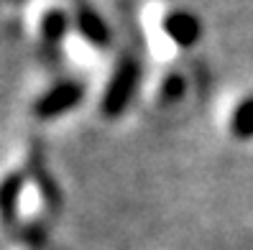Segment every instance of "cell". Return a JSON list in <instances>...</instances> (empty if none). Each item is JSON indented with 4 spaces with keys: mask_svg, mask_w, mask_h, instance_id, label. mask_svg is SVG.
Listing matches in <instances>:
<instances>
[{
    "mask_svg": "<svg viewBox=\"0 0 253 250\" xmlns=\"http://www.w3.org/2000/svg\"><path fill=\"white\" fill-rule=\"evenodd\" d=\"M138 84H141V67L136 59L130 56H123L121 64L115 67L113 77L105 87V92H102V102H100V110L105 117H118L123 115L133 97L138 95Z\"/></svg>",
    "mask_w": 253,
    "mask_h": 250,
    "instance_id": "1",
    "label": "cell"
},
{
    "mask_svg": "<svg viewBox=\"0 0 253 250\" xmlns=\"http://www.w3.org/2000/svg\"><path fill=\"white\" fill-rule=\"evenodd\" d=\"M82 97H84L82 82H77V79L59 82L36 100L34 115L39 117V120H54V117H62V115L72 112L74 107H80Z\"/></svg>",
    "mask_w": 253,
    "mask_h": 250,
    "instance_id": "2",
    "label": "cell"
},
{
    "mask_svg": "<svg viewBox=\"0 0 253 250\" xmlns=\"http://www.w3.org/2000/svg\"><path fill=\"white\" fill-rule=\"evenodd\" d=\"M26 176H31V181L36 184L41 199L46 202V207L59 212V207H62V189H59L54 174L46 166V156H43L41 143H34L31 151H28V174Z\"/></svg>",
    "mask_w": 253,
    "mask_h": 250,
    "instance_id": "3",
    "label": "cell"
},
{
    "mask_svg": "<svg viewBox=\"0 0 253 250\" xmlns=\"http://www.w3.org/2000/svg\"><path fill=\"white\" fill-rule=\"evenodd\" d=\"M74 28H77V34L90 43L95 49H108L110 46V26L105 23V18L100 16V13L87 5V3H77L74 8Z\"/></svg>",
    "mask_w": 253,
    "mask_h": 250,
    "instance_id": "4",
    "label": "cell"
},
{
    "mask_svg": "<svg viewBox=\"0 0 253 250\" xmlns=\"http://www.w3.org/2000/svg\"><path fill=\"white\" fill-rule=\"evenodd\" d=\"M164 34L169 36L171 43H176L179 49H192L197 46L202 38V23L195 13L189 10H171L164 18Z\"/></svg>",
    "mask_w": 253,
    "mask_h": 250,
    "instance_id": "5",
    "label": "cell"
},
{
    "mask_svg": "<svg viewBox=\"0 0 253 250\" xmlns=\"http://www.w3.org/2000/svg\"><path fill=\"white\" fill-rule=\"evenodd\" d=\"M26 186V174L13 171L0 181V219L3 225H16L18 222V204H21V194Z\"/></svg>",
    "mask_w": 253,
    "mask_h": 250,
    "instance_id": "6",
    "label": "cell"
},
{
    "mask_svg": "<svg viewBox=\"0 0 253 250\" xmlns=\"http://www.w3.org/2000/svg\"><path fill=\"white\" fill-rule=\"evenodd\" d=\"M69 31V16H67V10L62 8H51L43 13V18H41V41L46 43L49 49H56L59 43L64 41Z\"/></svg>",
    "mask_w": 253,
    "mask_h": 250,
    "instance_id": "7",
    "label": "cell"
},
{
    "mask_svg": "<svg viewBox=\"0 0 253 250\" xmlns=\"http://www.w3.org/2000/svg\"><path fill=\"white\" fill-rule=\"evenodd\" d=\"M230 133L238 141H251L253 138V95L243 97L235 105L230 115Z\"/></svg>",
    "mask_w": 253,
    "mask_h": 250,
    "instance_id": "8",
    "label": "cell"
},
{
    "mask_svg": "<svg viewBox=\"0 0 253 250\" xmlns=\"http://www.w3.org/2000/svg\"><path fill=\"white\" fill-rule=\"evenodd\" d=\"M184 92H187V79L179 74V71H171V74H167L164 77V82H161V100L164 102H179L182 97H184Z\"/></svg>",
    "mask_w": 253,
    "mask_h": 250,
    "instance_id": "9",
    "label": "cell"
},
{
    "mask_svg": "<svg viewBox=\"0 0 253 250\" xmlns=\"http://www.w3.org/2000/svg\"><path fill=\"white\" fill-rule=\"evenodd\" d=\"M23 240H26V245H31L34 250H43V248H46V232H43L41 225L31 222V225L23 227Z\"/></svg>",
    "mask_w": 253,
    "mask_h": 250,
    "instance_id": "10",
    "label": "cell"
}]
</instances>
